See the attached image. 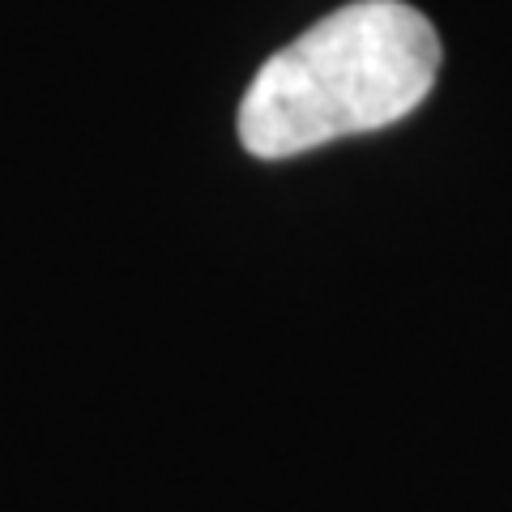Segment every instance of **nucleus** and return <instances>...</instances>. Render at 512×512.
I'll use <instances>...</instances> for the list:
<instances>
[{
	"label": "nucleus",
	"instance_id": "1",
	"mask_svg": "<svg viewBox=\"0 0 512 512\" xmlns=\"http://www.w3.org/2000/svg\"><path fill=\"white\" fill-rule=\"evenodd\" d=\"M440 73V35L402 0H359L261 64L239 103V141L291 158L376 133L419 107Z\"/></svg>",
	"mask_w": 512,
	"mask_h": 512
}]
</instances>
